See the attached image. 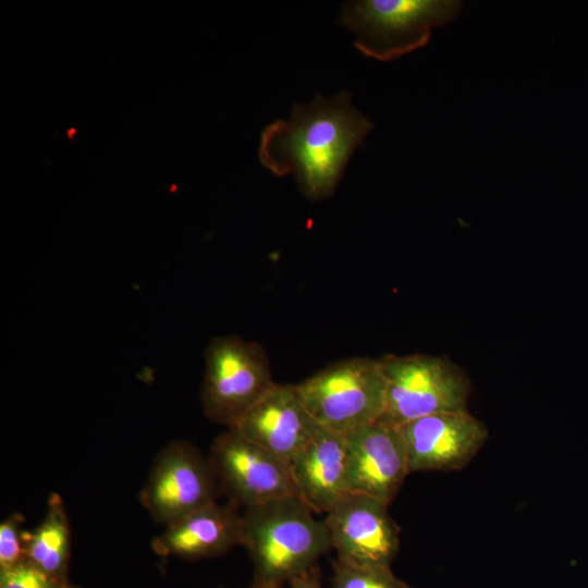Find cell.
Here are the masks:
<instances>
[{
    "mask_svg": "<svg viewBox=\"0 0 588 588\" xmlns=\"http://www.w3.org/2000/svg\"><path fill=\"white\" fill-rule=\"evenodd\" d=\"M23 517L12 514L0 524V571L12 568L25 560Z\"/></svg>",
    "mask_w": 588,
    "mask_h": 588,
    "instance_id": "cell-17",
    "label": "cell"
},
{
    "mask_svg": "<svg viewBox=\"0 0 588 588\" xmlns=\"http://www.w3.org/2000/svg\"><path fill=\"white\" fill-rule=\"evenodd\" d=\"M290 469L298 498L327 514L348 494L345 434L322 428L290 461Z\"/></svg>",
    "mask_w": 588,
    "mask_h": 588,
    "instance_id": "cell-14",
    "label": "cell"
},
{
    "mask_svg": "<svg viewBox=\"0 0 588 588\" xmlns=\"http://www.w3.org/2000/svg\"><path fill=\"white\" fill-rule=\"evenodd\" d=\"M230 429L290 463L322 428L302 402L296 384L275 382Z\"/></svg>",
    "mask_w": 588,
    "mask_h": 588,
    "instance_id": "cell-12",
    "label": "cell"
},
{
    "mask_svg": "<svg viewBox=\"0 0 588 588\" xmlns=\"http://www.w3.org/2000/svg\"><path fill=\"white\" fill-rule=\"evenodd\" d=\"M220 491L209 458L192 443L177 440L157 454L139 502L166 527L216 502Z\"/></svg>",
    "mask_w": 588,
    "mask_h": 588,
    "instance_id": "cell-7",
    "label": "cell"
},
{
    "mask_svg": "<svg viewBox=\"0 0 588 588\" xmlns=\"http://www.w3.org/2000/svg\"><path fill=\"white\" fill-rule=\"evenodd\" d=\"M70 542L64 503L58 493H52L41 523L33 531L25 532V560L51 577L65 581Z\"/></svg>",
    "mask_w": 588,
    "mask_h": 588,
    "instance_id": "cell-15",
    "label": "cell"
},
{
    "mask_svg": "<svg viewBox=\"0 0 588 588\" xmlns=\"http://www.w3.org/2000/svg\"><path fill=\"white\" fill-rule=\"evenodd\" d=\"M250 588H281V585L268 581H257Z\"/></svg>",
    "mask_w": 588,
    "mask_h": 588,
    "instance_id": "cell-20",
    "label": "cell"
},
{
    "mask_svg": "<svg viewBox=\"0 0 588 588\" xmlns=\"http://www.w3.org/2000/svg\"><path fill=\"white\" fill-rule=\"evenodd\" d=\"M389 505L369 495L348 493L323 519L338 560L359 566H391L400 549V528Z\"/></svg>",
    "mask_w": 588,
    "mask_h": 588,
    "instance_id": "cell-9",
    "label": "cell"
},
{
    "mask_svg": "<svg viewBox=\"0 0 588 588\" xmlns=\"http://www.w3.org/2000/svg\"><path fill=\"white\" fill-rule=\"evenodd\" d=\"M373 125L342 90L294 105L289 120H275L260 135L258 158L272 174H292L311 200L331 197L345 167Z\"/></svg>",
    "mask_w": 588,
    "mask_h": 588,
    "instance_id": "cell-1",
    "label": "cell"
},
{
    "mask_svg": "<svg viewBox=\"0 0 588 588\" xmlns=\"http://www.w3.org/2000/svg\"><path fill=\"white\" fill-rule=\"evenodd\" d=\"M0 588H69L24 560L12 568L0 571Z\"/></svg>",
    "mask_w": 588,
    "mask_h": 588,
    "instance_id": "cell-18",
    "label": "cell"
},
{
    "mask_svg": "<svg viewBox=\"0 0 588 588\" xmlns=\"http://www.w3.org/2000/svg\"><path fill=\"white\" fill-rule=\"evenodd\" d=\"M379 362L385 379L381 421L400 427L433 414L467 411L470 380L450 359L425 354H388Z\"/></svg>",
    "mask_w": 588,
    "mask_h": 588,
    "instance_id": "cell-5",
    "label": "cell"
},
{
    "mask_svg": "<svg viewBox=\"0 0 588 588\" xmlns=\"http://www.w3.org/2000/svg\"><path fill=\"white\" fill-rule=\"evenodd\" d=\"M290 584L291 588H322L317 565L292 578Z\"/></svg>",
    "mask_w": 588,
    "mask_h": 588,
    "instance_id": "cell-19",
    "label": "cell"
},
{
    "mask_svg": "<svg viewBox=\"0 0 588 588\" xmlns=\"http://www.w3.org/2000/svg\"><path fill=\"white\" fill-rule=\"evenodd\" d=\"M332 588H413L394 575L391 566L333 563Z\"/></svg>",
    "mask_w": 588,
    "mask_h": 588,
    "instance_id": "cell-16",
    "label": "cell"
},
{
    "mask_svg": "<svg viewBox=\"0 0 588 588\" xmlns=\"http://www.w3.org/2000/svg\"><path fill=\"white\" fill-rule=\"evenodd\" d=\"M311 512L294 495L244 509L242 546L254 563L255 580L290 581L332 549L324 522Z\"/></svg>",
    "mask_w": 588,
    "mask_h": 588,
    "instance_id": "cell-2",
    "label": "cell"
},
{
    "mask_svg": "<svg viewBox=\"0 0 588 588\" xmlns=\"http://www.w3.org/2000/svg\"><path fill=\"white\" fill-rule=\"evenodd\" d=\"M243 519L238 506L217 501L168 525L152 540L161 555L201 559L224 554L242 546Z\"/></svg>",
    "mask_w": 588,
    "mask_h": 588,
    "instance_id": "cell-13",
    "label": "cell"
},
{
    "mask_svg": "<svg viewBox=\"0 0 588 588\" xmlns=\"http://www.w3.org/2000/svg\"><path fill=\"white\" fill-rule=\"evenodd\" d=\"M274 383L260 344L237 335L215 336L208 343L200 401L210 420L233 428Z\"/></svg>",
    "mask_w": 588,
    "mask_h": 588,
    "instance_id": "cell-6",
    "label": "cell"
},
{
    "mask_svg": "<svg viewBox=\"0 0 588 588\" xmlns=\"http://www.w3.org/2000/svg\"><path fill=\"white\" fill-rule=\"evenodd\" d=\"M298 395L323 429L346 434L380 420L385 379L379 358L352 357L332 363L296 384Z\"/></svg>",
    "mask_w": 588,
    "mask_h": 588,
    "instance_id": "cell-4",
    "label": "cell"
},
{
    "mask_svg": "<svg viewBox=\"0 0 588 588\" xmlns=\"http://www.w3.org/2000/svg\"><path fill=\"white\" fill-rule=\"evenodd\" d=\"M409 474L451 471L467 466L489 437L486 425L468 411L425 416L397 427Z\"/></svg>",
    "mask_w": 588,
    "mask_h": 588,
    "instance_id": "cell-10",
    "label": "cell"
},
{
    "mask_svg": "<svg viewBox=\"0 0 588 588\" xmlns=\"http://www.w3.org/2000/svg\"><path fill=\"white\" fill-rule=\"evenodd\" d=\"M458 0H355L345 2L339 25L355 33V47L366 57L392 61L425 47L432 28L451 23Z\"/></svg>",
    "mask_w": 588,
    "mask_h": 588,
    "instance_id": "cell-3",
    "label": "cell"
},
{
    "mask_svg": "<svg viewBox=\"0 0 588 588\" xmlns=\"http://www.w3.org/2000/svg\"><path fill=\"white\" fill-rule=\"evenodd\" d=\"M345 441L348 493L369 495L390 505L409 475L399 428L377 420L350 431Z\"/></svg>",
    "mask_w": 588,
    "mask_h": 588,
    "instance_id": "cell-11",
    "label": "cell"
},
{
    "mask_svg": "<svg viewBox=\"0 0 588 588\" xmlns=\"http://www.w3.org/2000/svg\"><path fill=\"white\" fill-rule=\"evenodd\" d=\"M208 458L220 490L238 507L298 497L290 463L234 429H226L213 440Z\"/></svg>",
    "mask_w": 588,
    "mask_h": 588,
    "instance_id": "cell-8",
    "label": "cell"
}]
</instances>
